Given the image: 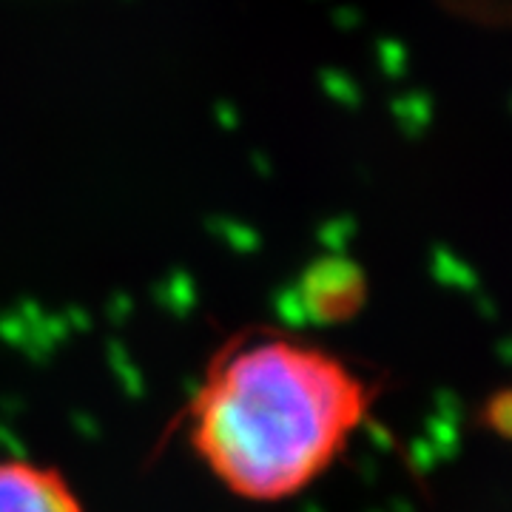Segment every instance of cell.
I'll return each instance as SVG.
<instances>
[{"mask_svg": "<svg viewBox=\"0 0 512 512\" xmlns=\"http://www.w3.org/2000/svg\"><path fill=\"white\" fill-rule=\"evenodd\" d=\"M299 299L316 322L345 319L362 305L365 279L348 259H319L302 276Z\"/></svg>", "mask_w": 512, "mask_h": 512, "instance_id": "3", "label": "cell"}, {"mask_svg": "<svg viewBox=\"0 0 512 512\" xmlns=\"http://www.w3.org/2000/svg\"><path fill=\"white\" fill-rule=\"evenodd\" d=\"M373 404L376 387L336 350L293 330L251 328L202 367L185 441L237 501L285 504L336 467Z\"/></svg>", "mask_w": 512, "mask_h": 512, "instance_id": "1", "label": "cell"}, {"mask_svg": "<svg viewBox=\"0 0 512 512\" xmlns=\"http://www.w3.org/2000/svg\"><path fill=\"white\" fill-rule=\"evenodd\" d=\"M0 512H89L74 481L37 458H0Z\"/></svg>", "mask_w": 512, "mask_h": 512, "instance_id": "2", "label": "cell"}]
</instances>
